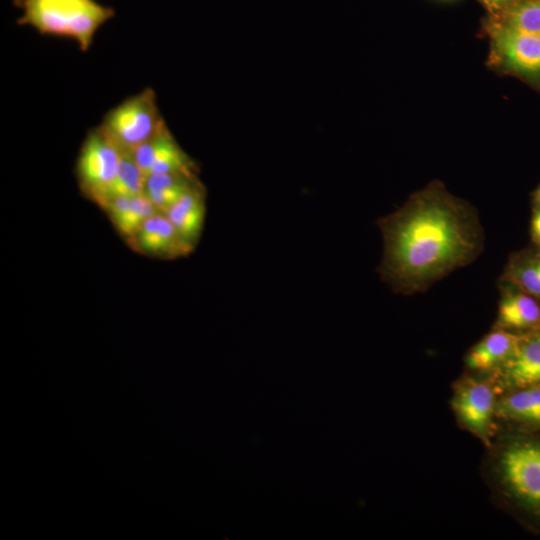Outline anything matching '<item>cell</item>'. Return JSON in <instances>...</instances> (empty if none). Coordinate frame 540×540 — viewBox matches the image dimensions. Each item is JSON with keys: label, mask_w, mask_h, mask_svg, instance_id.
Here are the masks:
<instances>
[{"label": "cell", "mask_w": 540, "mask_h": 540, "mask_svg": "<svg viewBox=\"0 0 540 540\" xmlns=\"http://www.w3.org/2000/svg\"><path fill=\"white\" fill-rule=\"evenodd\" d=\"M529 236L530 244L540 250V205H532Z\"/></svg>", "instance_id": "cell-20"}, {"label": "cell", "mask_w": 540, "mask_h": 540, "mask_svg": "<svg viewBox=\"0 0 540 540\" xmlns=\"http://www.w3.org/2000/svg\"><path fill=\"white\" fill-rule=\"evenodd\" d=\"M119 234L128 242L157 209L145 193L135 196H112L103 205Z\"/></svg>", "instance_id": "cell-14"}, {"label": "cell", "mask_w": 540, "mask_h": 540, "mask_svg": "<svg viewBox=\"0 0 540 540\" xmlns=\"http://www.w3.org/2000/svg\"><path fill=\"white\" fill-rule=\"evenodd\" d=\"M22 11L20 26H29L40 35L74 40L86 52L97 31L114 18L115 9L97 0H13Z\"/></svg>", "instance_id": "cell-3"}, {"label": "cell", "mask_w": 540, "mask_h": 540, "mask_svg": "<svg viewBox=\"0 0 540 540\" xmlns=\"http://www.w3.org/2000/svg\"><path fill=\"white\" fill-rule=\"evenodd\" d=\"M485 9L489 12V15H494L518 0H478Z\"/></svg>", "instance_id": "cell-21"}, {"label": "cell", "mask_w": 540, "mask_h": 540, "mask_svg": "<svg viewBox=\"0 0 540 540\" xmlns=\"http://www.w3.org/2000/svg\"><path fill=\"white\" fill-rule=\"evenodd\" d=\"M182 239L195 247L205 219V190L201 183L185 193L165 213Z\"/></svg>", "instance_id": "cell-15"}, {"label": "cell", "mask_w": 540, "mask_h": 540, "mask_svg": "<svg viewBox=\"0 0 540 540\" xmlns=\"http://www.w3.org/2000/svg\"><path fill=\"white\" fill-rule=\"evenodd\" d=\"M127 243L141 254L164 259L181 257L193 250L160 212L148 218Z\"/></svg>", "instance_id": "cell-11"}, {"label": "cell", "mask_w": 540, "mask_h": 540, "mask_svg": "<svg viewBox=\"0 0 540 540\" xmlns=\"http://www.w3.org/2000/svg\"><path fill=\"white\" fill-rule=\"evenodd\" d=\"M496 420L500 424L540 428V387L512 389L499 394Z\"/></svg>", "instance_id": "cell-13"}, {"label": "cell", "mask_w": 540, "mask_h": 540, "mask_svg": "<svg viewBox=\"0 0 540 540\" xmlns=\"http://www.w3.org/2000/svg\"><path fill=\"white\" fill-rule=\"evenodd\" d=\"M132 155L146 176L168 173L197 174L195 163L177 143L166 123L132 152Z\"/></svg>", "instance_id": "cell-9"}, {"label": "cell", "mask_w": 540, "mask_h": 540, "mask_svg": "<svg viewBox=\"0 0 540 540\" xmlns=\"http://www.w3.org/2000/svg\"><path fill=\"white\" fill-rule=\"evenodd\" d=\"M146 179V174L138 166L132 153L120 150L118 169L109 198L145 193Z\"/></svg>", "instance_id": "cell-19"}, {"label": "cell", "mask_w": 540, "mask_h": 540, "mask_svg": "<svg viewBox=\"0 0 540 540\" xmlns=\"http://www.w3.org/2000/svg\"><path fill=\"white\" fill-rule=\"evenodd\" d=\"M197 174L168 173L147 176L145 194L165 214L185 193L199 184Z\"/></svg>", "instance_id": "cell-16"}, {"label": "cell", "mask_w": 540, "mask_h": 540, "mask_svg": "<svg viewBox=\"0 0 540 540\" xmlns=\"http://www.w3.org/2000/svg\"><path fill=\"white\" fill-rule=\"evenodd\" d=\"M487 21L518 32L540 36V0H518Z\"/></svg>", "instance_id": "cell-18"}, {"label": "cell", "mask_w": 540, "mask_h": 540, "mask_svg": "<svg viewBox=\"0 0 540 540\" xmlns=\"http://www.w3.org/2000/svg\"><path fill=\"white\" fill-rule=\"evenodd\" d=\"M499 299L492 328L515 334H526L540 329V299L513 282L499 277Z\"/></svg>", "instance_id": "cell-8"}, {"label": "cell", "mask_w": 540, "mask_h": 540, "mask_svg": "<svg viewBox=\"0 0 540 540\" xmlns=\"http://www.w3.org/2000/svg\"><path fill=\"white\" fill-rule=\"evenodd\" d=\"M532 205H540V184L531 194Z\"/></svg>", "instance_id": "cell-22"}, {"label": "cell", "mask_w": 540, "mask_h": 540, "mask_svg": "<svg viewBox=\"0 0 540 540\" xmlns=\"http://www.w3.org/2000/svg\"><path fill=\"white\" fill-rule=\"evenodd\" d=\"M489 38L487 65L516 77L540 91V36L526 34L486 20Z\"/></svg>", "instance_id": "cell-5"}, {"label": "cell", "mask_w": 540, "mask_h": 540, "mask_svg": "<svg viewBox=\"0 0 540 540\" xmlns=\"http://www.w3.org/2000/svg\"><path fill=\"white\" fill-rule=\"evenodd\" d=\"M500 277L540 299V250L530 244L512 252Z\"/></svg>", "instance_id": "cell-17"}, {"label": "cell", "mask_w": 540, "mask_h": 540, "mask_svg": "<svg viewBox=\"0 0 540 540\" xmlns=\"http://www.w3.org/2000/svg\"><path fill=\"white\" fill-rule=\"evenodd\" d=\"M377 225L383 239L380 278L407 296L423 293L470 265L485 246L477 210L439 180L413 192Z\"/></svg>", "instance_id": "cell-1"}, {"label": "cell", "mask_w": 540, "mask_h": 540, "mask_svg": "<svg viewBox=\"0 0 540 540\" xmlns=\"http://www.w3.org/2000/svg\"><path fill=\"white\" fill-rule=\"evenodd\" d=\"M499 391L491 374L463 370L451 385L450 409L457 426L484 448L497 431L496 404Z\"/></svg>", "instance_id": "cell-4"}, {"label": "cell", "mask_w": 540, "mask_h": 540, "mask_svg": "<svg viewBox=\"0 0 540 540\" xmlns=\"http://www.w3.org/2000/svg\"><path fill=\"white\" fill-rule=\"evenodd\" d=\"M120 160V149L99 128L84 139L76 162L80 189L101 208L110 196Z\"/></svg>", "instance_id": "cell-7"}, {"label": "cell", "mask_w": 540, "mask_h": 540, "mask_svg": "<svg viewBox=\"0 0 540 540\" xmlns=\"http://www.w3.org/2000/svg\"><path fill=\"white\" fill-rule=\"evenodd\" d=\"M164 124L156 93L147 87L109 110L98 127L120 150L132 153Z\"/></svg>", "instance_id": "cell-6"}, {"label": "cell", "mask_w": 540, "mask_h": 540, "mask_svg": "<svg viewBox=\"0 0 540 540\" xmlns=\"http://www.w3.org/2000/svg\"><path fill=\"white\" fill-rule=\"evenodd\" d=\"M491 375L500 394L512 389L540 387V329L523 334L513 356Z\"/></svg>", "instance_id": "cell-10"}, {"label": "cell", "mask_w": 540, "mask_h": 540, "mask_svg": "<svg viewBox=\"0 0 540 540\" xmlns=\"http://www.w3.org/2000/svg\"><path fill=\"white\" fill-rule=\"evenodd\" d=\"M523 334L492 328L464 355V370L483 374L498 371L515 353Z\"/></svg>", "instance_id": "cell-12"}, {"label": "cell", "mask_w": 540, "mask_h": 540, "mask_svg": "<svg viewBox=\"0 0 540 540\" xmlns=\"http://www.w3.org/2000/svg\"><path fill=\"white\" fill-rule=\"evenodd\" d=\"M480 474L494 505L540 533V428L498 423Z\"/></svg>", "instance_id": "cell-2"}]
</instances>
